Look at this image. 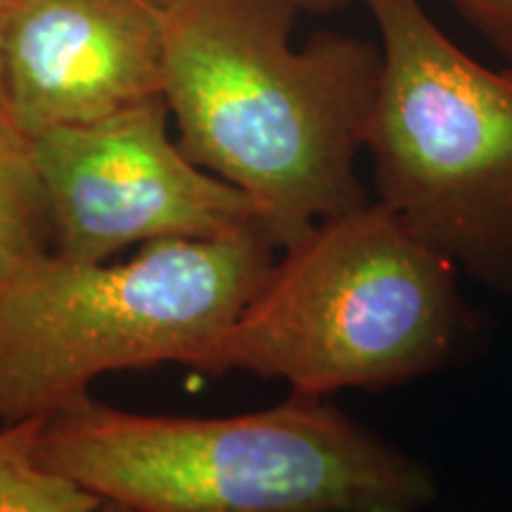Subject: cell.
Returning <instances> with one entry per match:
<instances>
[{
    "label": "cell",
    "mask_w": 512,
    "mask_h": 512,
    "mask_svg": "<svg viewBox=\"0 0 512 512\" xmlns=\"http://www.w3.org/2000/svg\"><path fill=\"white\" fill-rule=\"evenodd\" d=\"M472 27L512 60V0H451Z\"/></svg>",
    "instance_id": "cell-10"
},
{
    "label": "cell",
    "mask_w": 512,
    "mask_h": 512,
    "mask_svg": "<svg viewBox=\"0 0 512 512\" xmlns=\"http://www.w3.org/2000/svg\"><path fill=\"white\" fill-rule=\"evenodd\" d=\"M95 512H136V510H128V508H124V505H119V503L102 501V505Z\"/></svg>",
    "instance_id": "cell-13"
},
{
    "label": "cell",
    "mask_w": 512,
    "mask_h": 512,
    "mask_svg": "<svg viewBox=\"0 0 512 512\" xmlns=\"http://www.w3.org/2000/svg\"><path fill=\"white\" fill-rule=\"evenodd\" d=\"M43 422L0 425V512H95L102 498L38 458Z\"/></svg>",
    "instance_id": "cell-8"
},
{
    "label": "cell",
    "mask_w": 512,
    "mask_h": 512,
    "mask_svg": "<svg viewBox=\"0 0 512 512\" xmlns=\"http://www.w3.org/2000/svg\"><path fill=\"white\" fill-rule=\"evenodd\" d=\"M472 328L458 268L375 200L275 256L204 373L238 370L325 399L437 373Z\"/></svg>",
    "instance_id": "cell-3"
},
{
    "label": "cell",
    "mask_w": 512,
    "mask_h": 512,
    "mask_svg": "<svg viewBox=\"0 0 512 512\" xmlns=\"http://www.w3.org/2000/svg\"><path fill=\"white\" fill-rule=\"evenodd\" d=\"M290 3L297 5L299 10H311V12H332L342 10L347 5L354 3V0H290Z\"/></svg>",
    "instance_id": "cell-12"
},
{
    "label": "cell",
    "mask_w": 512,
    "mask_h": 512,
    "mask_svg": "<svg viewBox=\"0 0 512 512\" xmlns=\"http://www.w3.org/2000/svg\"><path fill=\"white\" fill-rule=\"evenodd\" d=\"M155 5L178 145L245 192L275 249L370 202L356 157L380 81L377 43L323 31L294 48L290 0Z\"/></svg>",
    "instance_id": "cell-1"
},
{
    "label": "cell",
    "mask_w": 512,
    "mask_h": 512,
    "mask_svg": "<svg viewBox=\"0 0 512 512\" xmlns=\"http://www.w3.org/2000/svg\"><path fill=\"white\" fill-rule=\"evenodd\" d=\"M164 95L112 117L29 140L50 223V252L110 261L159 240L261 230L252 200L209 174L169 136Z\"/></svg>",
    "instance_id": "cell-6"
},
{
    "label": "cell",
    "mask_w": 512,
    "mask_h": 512,
    "mask_svg": "<svg viewBox=\"0 0 512 512\" xmlns=\"http://www.w3.org/2000/svg\"><path fill=\"white\" fill-rule=\"evenodd\" d=\"M380 34L366 131L377 202L458 271L512 292V60L477 62L420 0H358Z\"/></svg>",
    "instance_id": "cell-5"
},
{
    "label": "cell",
    "mask_w": 512,
    "mask_h": 512,
    "mask_svg": "<svg viewBox=\"0 0 512 512\" xmlns=\"http://www.w3.org/2000/svg\"><path fill=\"white\" fill-rule=\"evenodd\" d=\"M3 8H5V0H0V22H3ZM0 145L15 147V150H24V147H29L27 140L19 136L15 124H12L8 95H5V86H3V69H0Z\"/></svg>",
    "instance_id": "cell-11"
},
{
    "label": "cell",
    "mask_w": 512,
    "mask_h": 512,
    "mask_svg": "<svg viewBox=\"0 0 512 512\" xmlns=\"http://www.w3.org/2000/svg\"><path fill=\"white\" fill-rule=\"evenodd\" d=\"M38 458L136 512H422L432 472L323 396L178 418L83 396L46 415Z\"/></svg>",
    "instance_id": "cell-2"
},
{
    "label": "cell",
    "mask_w": 512,
    "mask_h": 512,
    "mask_svg": "<svg viewBox=\"0 0 512 512\" xmlns=\"http://www.w3.org/2000/svg\"><path fill=\"white\" fill-rule=\"evenodd\" d=\"M48 249L46 197L29 147L0 145V290L27 261Z\"/></svg>",
    "instance_id": "cell-9"
},
{
    "label": "cell",
    "mask_w": 512,
    "mask_h": 512,
    "mask_svg": "<svg viewBox=\"0 0 512 512\" xmlns=\"http://www.w3.org/2000/svg\"><path fill=\"white\" fill-rule=\"evenodd\" d=\"M273 261L264 230L150 242L121 264L34 256L0 290V425L62 411L105 373L204 370Z\"/></svg>",
    "instance_id": "cell-4"
},
{
    "label": "cell",
    "mask_w": 512,
    "mask_h": 512,
    "mask_svg": "<svg viewBox=\"0 0 512 512\" xmlns=\"http://www.w3.org/2000/svg\"><path fill=\"white\" fill-rule=\"evenodd\" d=\"M0 69L24 140L162 95L155 0H5Z\"/></svg>",
    "instance_id": "cell-7"
}]
</instances>
